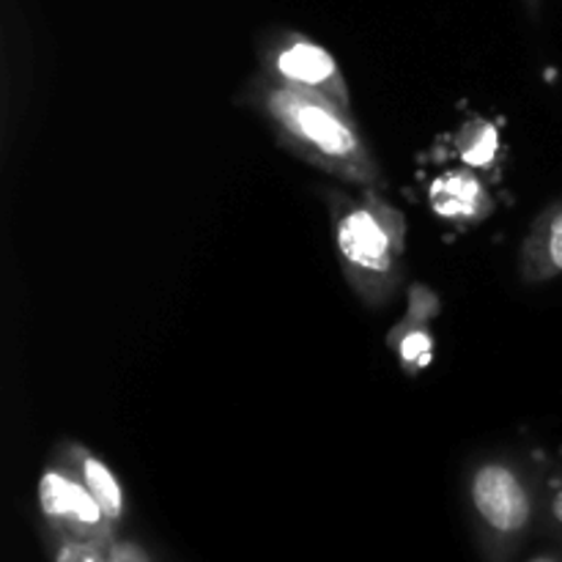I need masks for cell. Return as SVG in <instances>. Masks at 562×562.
Wrapping results in <instances>:
<instances>
[{
	"label": "cell",
	"mask_w": 562,
	"mask_h": 562,
	"mask_svg": "<svg viewBox=\"0 0 562 562\" xmlns=\"http://www.w3.org/2000/svg\"><path fill=\"white\" fill-rule=\"evenodd\" d=\"M241 97L247 108L267 121L285 151L346 184L366 190L384 184L382 165L362 137L355 113L327 99L291 91L258 71L247 80Z\"/></svg>",
	"instance_id": "obj_1"
},
{
	"label": "cell",
	"mask_w": 562,
	"mask_h": 562,
	"mask_svg": "<svg viewBox=\"0 0 562 562\" xmlns=\"http://www.w3.org/2000/svg\"><path fill=\"white\" fill-rule=\"evenodd\" d=\"M547 477L525 456L488 453L464 477V508L481 562H516L541 532Z\"/></svg>",
	"instance_id": "obj_2"
},
{
	"label": "cell",
	"mask_w": 562,
	"mask_h": 562,
	"mask_svg": "<svg viewBox=\"0 0 562 562\" xmlns=\"http://www.w3.org/2000/svg\"><path fill=\"white\" fill-rule=\"evenodd\" d=\"M335 247L357 300L384 307L404 285L406 220L376 190L362 198L335 195Z\"/></svg>",
	"instance_id": "obj_3"
},
{
	"label": "cell",
	"mask_w": 562,
	"mask_h": 562,
	"mask_svg": "<svg viewBox=\"0 0 562 562\" xmlns=\"http://www.w3.org/2000/svg\"><path fill=\"white\" fill-rule=\"evenodd\" d=\"M36 503L42 525L47 530L64 532V536L93 541L99 547H110L121 530L104 516L102 505L93 499L88 486L82 483L80 472L60 448L53 450L49 461L44 464L36 486Z\"/></svg>",
	"instance_id": "obj_4"
},
{
	"label": "cell",
	"mask_w": 562,
	"mask_h": 562,
	"mask_svg": "<svg viewBox=\"0 0 562 562\" xmlns=\"http://www.w3.org/2000/svg\"><path fill=\"white\" fill-rule=\"evenodd\" d=\"M258 75L269 77L291 91L327 99L351 113V91L346 86L338 60L311 36L294 31L269 36L258 53Z\"/></svg>",
	"instance_id": "obj_5"
},
{
	"label": "cell",
	"mask_w": 562,
	"mask_h": 562,
	"mask_svg": "<svg viewBox=\"0 0 562 562\" xmlns=\"http://www.w3.org/2000/svg\"><path fill=\"white\" fill-rule=\"evenodd\" d=\"M442 313V300L426 283H412L406 296V313L387 333V349L398 360L406 376L428 371L437 355V338H434V322Z\"/></svg>",
	"instance_id": "obj_6"
},
{
	"label": "cell",
	"mask_w": 562,
	"mask_h": 562,
	"mask_svg": "<svg viewBox=\"0 0 562 562\" xmlns=\"http://www.w3.org/2000/svg\"><path fill=\"white\" fill-rule=\"evenodd\" d=\"M428 203L439 220L453 225H477L494 212V198L483 173L472 168H450L428 187Z\"/></svg>",
	"instance_id": "obj_7"
},
{
	"label": "cell",
	"mask_w": 562,
	"mask_h": 562,
	"mask_svg": "<svg viewBox=\"0 0 562 562\" xmlns=\"http://www.w3.org/2000/svg\"><path fill=\"white\" fill-rule=\"evenodd\" d=\"M562 274V198L549 203L527 231L519 250V278L543 285Z\"/></svg>",
	"instance_id": "obj_8"
},
{
	"label": "cell",
	"mask_w": 562,
	"mask_h": 562,
	"mask_svg": "<svg viewBox=\"0 0 562 562\" xmlns=\"http://www.w3.org/2000/svg\"><path fill=\"white\" fill-rule=\"evenodd\" d=\"M60 450L69 456V461L75 464V470L80 472L82 483L88 486V492L93 494L99 505H102L104 516L113 521L115 530H124L126 527V516H130V505H126V494L124 486H121L119 475L93 453L91 448L80 442H60Z\"/></svg>",
	"instance_id": "obj_9"
},
{
	"label": "cell",
	"mask_w": 562,
	"mask_h": 562,
	"mask_svg": "<svg viewBox=\"0 0 562 562\" xmlns=\"http://www.w3.org/2000/svg\"><path fill=\"white\" fill-rule=\"evenodd\" d=\"M453 148L461 165L477 170V173H494L499 168V159H503V140H499L497 124L481 119V115L459 126Z\"/></svg>",
	"instance_id": "obj_10"
},
{
	"label": "cell",
	"mask_w": 562,
	"mask_h": 562,
	"mask_svg": "<svg viewBox=\"0 0 562 562\" xmlns=\"http://www.w3.org/2000/svg\"><path fill=\"white\" fill-rule=\"evenodd\" d=\"M38 538H42L44 554L49 562H110L108 547H99L93 541L64 536V532L47 530V527H38Z\"/></svg>",
	"instance_id": "obj_11"
},
{
	"label": "cell",
	"mask_w": 562,
	"mask_h": 562,
	"mask_svg": "<svg viewBox=\"0 0 562 562\" xmlns=\"http://www.w3.org/2000/svg\"><path fill=\"white\" fill-rule=\"evenodd\" d=\"M541 532L552 543L562 547V470L552 472L543 486V516Z\"/></svg>",
	"instance_id": "obj_12"
},
{
	"label": "cell",
	"mask_w": 562,
	"mask_h": 562,
	"mask_svg": "<svg viewBox=\"0 0 562 562\" xmlns=\"http://www.w3.org/2000/svg\"><path fill=\"white\" fill-rule=\"evenodd\" d=\"M108 560L110 562H159L154 549L148 543H143L140 538L130 536L126 530H121L119 536L110 541L108 547Z\"/></svg>",
	"instance_id": "obj_13"
},
{
	"label": "cell",
	"mask_w": 562,
	"mask_h": 562,
	"mask_svg": "<svg viewBox=\"0 0 562 562\" xmlns=\"http://www.w3.org/2000/svg\"><path fill=\"white\" fill-rule=\"evenodd\" d=\"M525 562H562V547H558V543H552V547L541 549V552L530 554Z\"/></svg>",
	"instance_id": "obj_14"
},
{
	"label": "cell",
	"mask_w": 562,
	"mask_h": 562,
	"mask_svg": "<svg viewBox=\"0 0 562 562\" xmlns=\"http://www.w3.org/2000/svg\"><path fill=\"white\" fill-rule=\"evenodd\" d=\"M530 3H536V0H530Z\"/></svg>",
	"instance_id": "obj_15"
}]
</instances>
